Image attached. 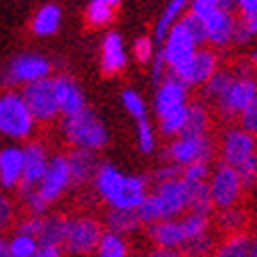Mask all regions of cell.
<instances>
[{"instance_id":"cell-1","label":"cell","mask_w":257,"mask_h":257,"mask_svg":"<svg viewBox=\"0 0 257 257\" xmlns=\"http://www.w3.org/2000/svg\"><path fill=\"white\" fill-rule=\"evenodd\" d=\"M95 190L110 205V209L124 211H137L150 194L146 177L124 175L110 163L99 165L95 173Z\"/></svg>"},{"instance_id":"cell-2","label":"cell","mask_w":257,"mask_h":257,"mask_svg":"<svg viewBox=\"0 0 257 257\" xmlns=\"http://www.w3.org/2000/svg\"><path fill=\"white\" fill-rule=\"evenodd\" d=\"M63 133L74 148L91 150V152H97L108 144V128L91 110H82L80 114L68 116L63 120Z\"/></svg>"},{"instance_id":"cell-3","label":"cell","mask_w":257,"mask_h":257,"mask_svg":"<svg viewBox=\"0 0 257 257\" xmlns=\"http://www.w3.org/2000/svg\"><path fill=\"white\" fill-rule=\"evenodd\" d=\"M34 116L19 93L0 95V133L13 139H26L34 131Z\"/></svg>"},{"instance_id":"cell-4","label":"cell","mask_w":257,"mask_h":257,"mask_svg":"<svg viewBox=\"0 0 257 257\" xmlns=\"http://www.w3.org/2000/svg\"><path fill=\"white\" fill-rule=\"evenodd\" d=\"M21 97H24L28 110L34 116V120H38V122H49L55 118L57 114H61L55 78H45V80L26 84Z\"/></svg>"},{"instance_id":"cell-5","label":"cell","mask_w":257,"mask_h":257,"mask_svg":"<svg viewBox=\"0 0 257 257\" xmlns=\"http://www.w3.org/2000/svg\"><path fill=\"white\" fill-rule=\"evenodd\" d=\"M198 51V42L192 36V32L186 28L184 21H177V24L171 28L169 36L165 38V49L163 55L167 61V68H171V72H177L181 68H186L192 61V57L196 55Z\"/></svg>"},{"instance_id":"cell-6","label":"cell","mask_w":257,"mask_h":257,"mask_svg":"<svg viewBox=\"0 0 257 257\" xmlns=\"http://www.w3.org/2000/svg\"><path fill=\"white\" fill-rule=\"evenodd\" d=\"M103 226L95 217H74L70 219L68 238H66V251L72 255H89L95 253L99 247V240L103 236Z\"/></svg>"},{"instance_id":"cell-7","label":"cell","mask_w":257,"mask_h":257,"mask_svg":"<svg viewBox=\"0 0 257 257\" xmlns=\"http://www.w3.org/2000/svg\"><path fill=\"white\" fill-rule=\"evenodd\" d=\"M209 188H211L213 205L223 211V209L236 207L244 186H242V179L238 175V171L234 167H230V165H226V163H221L211 173Z\"/></svg>"},{"instance_id":"cell-8","label":"cell","mask_w":257,"mask_h":257,"mask_svg":"<svg viewBox=\"0 0 257 257\" xmlns=\"http://www.w3.org/2000/svg\"><path fill=\"white\" fill-rule=\"evenodd\" d=\"M167 158L181 169L194 163H209L213 158V142L211 137H184L179 135L167 150Z\"/></svg>"},{"instance_id":"cell-9","label":"cell","mask_w":257,"mask_h":257,"mask_svg":"<svg viewBox=\"0 0 257 257\" xmlns=\"http://www.w3.org/2000/svg\"><path fill=\"white\" fill-rule=\"evenodd\" d=\"M72 186V173H70V165H68V156L66 154H55L51 158L49 169L45 177H42L40 186L36 188L38 194L45 198L47 205H53L57 198L63 196V192Z\"/></svg>"},{"instance_id":"cell-10","label":"cell","mask_w":257,"mask_h":257,"mask_svg":"<svg viewBox=\"0 0 257 257\" xmlns=\"http://www.w3.org/2000/svg\"><path fill=\"white\" fill-rule=\"evenodd\" d=\"M257 156V139L255 135L247 133L240 126L228 128L223 133V142H221V158L223 163L230 167H240L242 163H247L249 158Z\"/></svg>"},{"instance_id":"cell-11","label":"cell","mask_w":257,"mask_h":257,"mask_svg":"<svg viewBox=\"0 0 257 257\" xmlns=\"http://www.w3.org/2000/svg\"><path fill=\"white\" fill-rule=\"evenodd\" d=\"M49 163H51V158L47 154V148L42 144L32 142L24 148V179H21V186L17 188L19 196H24L40 186V181L49 169Z\"/></svg>"},{"instance_id":"cell-12","label":"cell","mask_w":257,"mask_h":257,"mask_svg":"<svg viewBox=\"0 0 257 257\" xmlns=\"http://www.w3.org/2000/svg\"><path fill=\"white\" fill-rule=\"evenodd\" d=\"M257 97V78H234V82L228 87V91L217 99L219 112L232 118V116H240V112Z\"/></svg>"},{"instance_id":"cell-13","label":"cell","mask_w":257,"mask_h":257,"mask_svg":"<svg viewBox=\"0 0 257 257\" xmlns=\"http://www.w3.org/2000/svg\"><path fill=\"white\" fill-rule=\"evenodd\" d=\"M152 194L156 196L165 219H179L181 213L188 211V186L184 179L156 184Z\"/></svg>"},{"instance_id":"cell-14","label":"cell","mask_w":257,"mask_h":257,"mask_svg":"<svg viewBox=\"0 0 257 257\" xmlns=\"http://www.w3.org/2000/svg\"><path fill=\"white\" fill-rule=\"evenodd\" d=\"M217 72V57L213 51L198 49L196 55L192 57V61L186 68H181L177 72H171L175 78H179L186 87H196V84H205L213 74Z\"/></svg>"},{"instance_id":"cell-15","label":"cell","mask_w":257,"mask_h":257,"mask_svg":"<svg viewBox=\"0 0 257 257\" xmlns=\"http://www.w3.org/2000/svg\"><path fill=\"white\" fill-rule=\"evenodd\" d=\"M51 74V63L40 57V55H19L9 68V82H38V80H45L49 78Z\"/></svg>"},{"instance_id":"cell-16","label":"cell","mask_w":257,"mask_h":257,"mask_svg":"<svg viewBox=\"0 0 257 257\" xmlns=\"http://www.w3.org/2000/svg\"><path fill=\"white\" fill-rule=\"evenodd\" d=\"M205 24L207 42L213 47H226L234 40V28H236V19L230 11H213L211 15L202 19Z\"/></svg>"},{"instance_id":"cell-17","label":"cell","mask_w":257,"mask_h":257,"mask_svg":"<svg viewBox=\"0 0 257 257\" xmlns=\"http://www.w3.org/2000/svg\"><path fill=\"white\" fill-rule=\"evenodd\" d=\"M148 234L152 242L156 244V249H177L181 251L184 244L188 242L186 236V230H184V223L181 219H165V221H158L154 226L148 228Z\"/></svg>"},{"instance_id":"cell-18","label":"cell","mask_w":257,"mask_h":257,"mask_svg":"<svg viewBox=\"0 0 257 257\" xmlns=\"http://www.w3.org/2000/svg\"><path fill=\"white\" fill-rule=\"evenodd\" d=\"M186 101H188L186 84L179 78H175L173 74H169L167 78H163V82H160V87H158V93H156V103H154L158 118L163 114L179 108V105H186Z\"/></svg>"},{"instance_id":"cell-19","label":"cell","mask_w":257,"mask_h":257,"mask_svg":"<svg viewBox=\"0 0 257 257\" xmlns=\"http://www.w3.org/2000/svg\"><path fill=\"white\" fill-rule=\"evenodd\" d=\"M24 179V148L11 146L0 150V186L17 190Z\"/></svg>"},{"instance_id":"cell-20","label":"cell","mask_w":257,"mask_h":257,"mask_svg":"<svg viewBox=\"0 0 257 257\" xmlns=\"http://www.w3.org/2000/svg\"><path fill=\"white\" fill-rule=\"evenodd\" d=\"M68 156V165H70V173H72V184L74 186H82L89 179H95V173L99 169L97 156L91 150H80L74 148Z\"/></svg>"},{"instance_id":"cell-21","label":"cell","mask_w":257,"mask_h":257,"mask_svg":"<svg viewBox=\"0 0 257 257\" xmlns=\"http://www.w3.org/2000/svg\"><path fill=\"white\" fill-rule=\"evenodd\" d=\"M55 89H57V99H59V110L66 116L80 114L82 110H87L84 105V95L78 89V84L68 76H57L55 78Z\"/></svg>"},{"instance_id":"cell-22","label":"cell","mask_w":257,"mask_h":257,"mask_svg":"<svg viewBox=\"0 0 257 257\" xmlns=\"http://www.w3.org/2000/svg\"><path fill=\"white\" fill-rule=\"evenodd\" d=\"M68 228H70V217L66 215H45L42 217V230H40V236L38 242L42 247H61L66 244L68 238Z\"/></svg>"},{"instance_id":"cell-23","label":"cell","mask_w":257,"mask_h":257,"mask_svg":"<svg viewBox=\"0 0 257 257\" xmlns=\"http://www.w3.org/2000/svg\"><path fill=\"white\" fill-rule=\"evenodd\" d=\"M126 66V53L120 34L110 32L101 45V68L105 74H116Z\"/></svg>"},{"instance_id":"cell-24","label":"cell","mask_w":257,"mask_h":257,"mask_svg":"<svg viewBox=\"0 0 257 257\" xmlns=\"http://www.w3.org/2000/svg\"><path fill=\"white\" fill-rule=\"evenodd\" d=\"M186 186H188V211L209 217L211 211L215 209L209 181H198V184H186Z\"/></svg>"},{"instance_id":"cell-25","label":"cell","mask_w":257,"mask_h":257,"mask_svg":"<svg viewBox=\"0 0 257 257\" xmlns=\"http://www.w3.org/2000/svg\"><path fill=\"white\" fill-rule=\"evenodd\" d=\"M105 226H108V232H114V234H131L135 232L142 221L137 217V211H124V209H110L108 215H105Z\"/></svg>"},{"instance_id":"cell-26","label":"cell","mask_w":257,"mask_h":257,"mask_svg":"<svg viewBox=\"0 0 257 257\" xmlns=\"http://www.w3.org/2000/svg\"><path fill=\"white\" fill-rule=\"evenodd\" d=\"M190 3H192V0H171V3L167 5L165 13L158 17V24H156V30H154V36H156L158 42L169 36L171 28H173L177 21L181 19V15H184V11H186V7Z\"/></svg>"},{"instance_id":"cell-27","label":"cell","mask_w":257,"mask_h":257,"mask_svg":"<svg viewBox=\"0 0 257 257\" xmlns=\"http://www.w3.org/2000/svg\"><path fill=\"white\" fill-rule=\"evenodd\" d=\"M209 131V112L200 101L188 105V120L184 126V137H205Z\"/></svg>"},{"instance_id":"cell-28","label":"cell","mask_w":257,"mask_h":257,"mask_svg":"<svg viewBox=\"0 0 257 257\" xmlns=\"http://www.w3.org/2000/svg\"><path fill=\"white\" fill-rule=\"evenodd\" d=\"M59 24H61V9L57 5H47L36 13L34 21H32V30L38 36H51L57 32Z\"/></svg>"},{"instance_id":"cell-29","label":"cell","mask_w":257,"mask_h":257,"mask_svg":"<svg viewBox=\"0 0 257 257\" xmlns=\"http://www.w3.org/2000/svg\"><path fill=\"white\" fill-rule=\"evenodd\" d=\"M251 242L253 240L242 232L230 234V236H226V240L215 249V255L213 257H249Z\"/></svg>"},{"instance_id":"cell-30","label":"cell","mask_w":257,"mask_h":257,"mask_svg":"<svg viewBox=\"0 0 257 257\" xmlns=\"http://www.w3.org/2000/svg\"><path fill=\"white\" fill-rule=\"evenodd\" d=\"M95 255L97 257H128V244H126L124 236L105 230Z\"/></svg>"},{"instance_id":"cell-31","label":"cell","mask_w":257,"mask_h":257,"mask_svg":"<svg viewBox=\"0 0 257 257\" xmlns=\"http://www.w3.org/2000/svg\"><path fill=\"white\" fill-rule=\"evenodd\" d=\"M120 5V0H93L87 9V19L91 26H105L112 21L114 9Z\"/></svg>"},{"instance_id":"cell-32","label":"cell","mask_w":257,"mask_h":257,"mask_svg":"<svg viewBox=\"0 0 257 257\" xmlns=\"http://www.w3.org/2000/svg\"><path fill=\"white\" fill-rule=\"evenodd\" d=\"M188 120V103L160 116V131L165 135H181Z\"/></svg>"},{"instance_id":"cell-33","label":"cell","mask_w":257,"mask_h":257,"mask_svg":"<svg viewBox=\"0 0 257 257\" xmlns=\"http://www.w3.org/2000/svg\"><path fill=\"white\" fill-rule=\"evenodd\" d=\"M234 78H236V74L230 72V70H217L213 76L205 82V95L211 99H219L223 93L228 91V87L234 82Z\"/></svg>"},{"instance_id":"cell-34","label":"cell","mask_w":257,"mask_h":257,"mask_svg":"<svg viewBox=\"0 0 257 257\" xmlns=\"http://www.w3.org/2000/svg\"><path fill=\"white\" fill-rule=\"evenodd\" d=\"M40 249V242L34 236H26V234H13L9 238V251L11 257H34V253Z\"/></svg>"},{"instance_id":"cell-35","label":"cell","mask_w":257,"mask_h":257,"mask_svg":"<svg viewBox=\"0 0 257 257\" xmlns=\"http://www.w3.org/2000/svg\"><path fill=\"white\" fill-rule=\"evenodd\" d=\"M215 249H217L215 238H213L211 234H205V236L186 242L181 253H184V257H213L215 255Z\"/></svg>"},{"instance_id":"cell-36","label":"cell","mask_w":257,"mask_h":257,"mask_svg":"<svg viewBox=\"0 0 257 257\" xmlns=\"http://www.w3.org/2000/svg\"><path fill=\"white\" fill-rule=\"evenodd\" d=\"M192 15H196L200 19H205L207 15H211L213 11H230L236 7V0H192Z\"/></svg>"},{"instance_id":"cell-37","label":"cell","mask_w":257,"mask_h":257,"mask_svg":"<svg viewBox=\"0 0 257 257\" xmlns=\"http://www.w3.org/2000/svg\"><path fill=\"white\" fill-rule=\"evenodd\" d=\"M137 217H139L142 223H146L148 228L154 226V223H158V221H165L163 211H160V205H158V200H156V196L152 194V192L146 196V200L142 202V207L137 209Z\"/></svg>"},{"instance_id":"cell-38","label":"cell","mask_w":257,"mask_h":257,"mask_svg":"<svg viewBox=\"0 0 257 257\" xmlns=\"http://www.w3.org/2000/svg\"><path fill=\"white\" fill-rule=\"evenodd\" d=\"M181 223H184V230H186V236L188 242L200 238L209 234V217L207 215H198V213H188V215L181 217Z\"/></svg>"},{"instance_id":"cell-39","label":"cell","mask_w":257,"mask_h":257,"mask_svg":"<svg viewBox=\"0 0 257 257\" xmlns=\"http://www.w3.org/2000/svg\"><path fill=\"white\" fill-rule=\"evenodd\" d=\"M244 223H247V215H244V211H240L238 207L223 209L219 213V226L230 234H240Z\"/></svg>"},{"instance_id":"cell-40","label":"cell","mask_w":257,"mask_h":257,"mask_svg":"<svg viewBox=\"0 0 257 257\" xmlns=\"http://www.w3.org/2000/svg\"><path fill=\"white\" fill-rule=\"evenodd\" d=\"M253 36H257V15H242L236 19V28H234V42L244 45Z\"/></svg>"},{"instance_id":"cell-41","label":"cell","mask_w":257,"mask_h":257,"mask_svg":"<svg viewBox=\"0 0 257 257\" xmlns=\"http://www.w3.org/2000/svg\"><path fill=\"white\" fill-rule=\"evenodd\" d=\"M211 177V167L209 163H194V165H188L181 171V179L186 184H198V181H207Z\"/></svg>"},{"instance_id":"cell-42","label":"cell","mask_w":257,"mask_h":257,"mask_svg":"<svg viewBox=\"0 0 257 257\" xmlns=\"http://www.w3.org/2000/svg\"><path fill=\"white\" fill-rule=\"evenodd\" d=\"M137 146L144 154L154 152V146H156L154 131H152V126H150V122L146 118L137 122Z\"/></svg>"},{"instance_id":"cell-43","label":"cell","mask_w":257,"mask_h":257,"mask_svg":"<svg viewBox=\"0 0 257 257\" xmlns=\"http://www.w3.org/2000/svg\"><path fill=\"white\" fill-rule=\"evenodd\" d=\"M122 103H124L126 112L131 114L133 118H137V122L146 118V103H144V99L139 97L135 91H131V89L124 91L122 93Z\"/></svg>"},{"instance_id":"cell-44","label":"cell","mask_w":257,"mask_h":257,"mask_svg":"<svg viewBox=\"0 0 257 257\" xmlns=\"http://www.w3.org/2000/svg\"><path fill=\"white\" fill-rule=\"evenodd\" d=\"M15 221V205L5 192H0V236L13 226Z\"/></svg>"},{"instance_id":"cell-45","label":"cell","mask_w":257,"mask_h":257,"mask_svg":"<svg viewBox=\"0 0 257 257\" xmlns=\"http://www.w3.org/2000/svg\"><path fill=\"white\" fill-rule=\"evenodd\" d=\"M21 200H24V205H26V209H28V215L45 217L49 205H47L45 198H42L36 190H32V192H28V194H24V196H21Z\"/></svg>"},{"instance_id":"cell-46","label":"cell","mask_w":257,"mask_h":257,"mask_svg":"<svg viewBox=\"0 0 257 257\" xmlns=\"http://www.w3.org/2000/svg\"><path fill=\"white\" fill-rule=\"evenodd\" d=\"M40 230H42V217H38V215H26L24 219H19L15 226L17 234H26V236H34V238L40 236Z\"/></svg>"},{"instance_id":"cell-47","label":"cell","mask_w":257,"mask_h":257,"mask_svg":"<svg viewBox=\"0 0 257 257\" xmlns=\"http://www.w3.org/2000/svg\"><path fill=\"white\" fill-rule=\"evenodd\" d=\"M238 120H240V128H244L251 135H257V97L240 112Z\"/></svg>"},{"instance_id":"cell-48","label":"cell","mask_w":257,"mask_h":257,"mask_svg":"<svg viewBox=\"0 0 257 257\" xmlns=\"http://www.w3.org/2000/svg\"><path fill=\"white\" fill-rule=\"evenodd\" d=\"M181 21H184V24H186V28L192 32V36H194V40L198 42V47L202 45V42H207V34H205V24H202V19H200V17H196V15L188 13V15H184V17H181Z\"/></svg>"},{"instance_id":"cell-49","label":"cell","mask_w":257,"mask_h":257,"mask_svg":"<svg viewBox=\"0 0 257 257\" xmlns=\"http://www.w3.org/2000/svg\"><path fill=\"white\" fill-rule=\"evenodd\" d=\"M236 171H238V175L242 179V186H253L257 181V156L249 158L247 163L236 167Z\"/></svg>"},{"instance_id":"cell-50","label":"cell","mask_w":257,"mask_h":257,"mask_svg":"<svg viewBox=\"0 0 257 257\" xmlns=\"http://www.w3.org/2000/svg\"><path fill=\"white\" fill-rule=\"evenodd\" d=\"M181 169L179 165L175 163H169L165 167H160L156 169V173H154V179H156V184H165V181H173V179H181Z\"/></svg>"},{"instance_id":"cell-51","label":"cell","mask_w":257,"mask_h":257,"mask_svg":"<svg viewBox=\"0 0 257 257\" xmlns=\"http://www.w3.org/2000/svg\"><path fill=\"white\" fill-rule=\"evenodd\" d=\"M133 51H135V59H137V61H142V63L150 61V59H152V53H154V49H152V40L146 38V36L137 38Z\"/></svg>"},{"instance_id":"cell-52","label":"cell","mask_w":257,"mask_h":257,"mask_svg":"<svg viewBox=\"0 0 257 257\" xmlns=\"http://www.w3.org/2000/svg\"><path fill=\"white\" fill-rule=\"evenodd\" d=\"M242 15H257V0H236Z\"/></svg>"},{"instance_id":"cell-53","label":"cell","mask_w":257,"mask_h":257,"mask_svg":"<svg viewBox=\"0 0 257 257\" xmlns=\"http://www.w3.org/2000/svg\"><path fill=\"white\" fill-rule=\"evenodd\" d=\"M165 66H167V61H165V55H163V51L156 55L154 59V80H163L165 76Z\"/></svg>"},{"instance_id":"cell-54","label":"cell","mask_w":257,"mask_h":257,"mask_svg":"<svg viewBox=\"0 0 257 257\" xmlns=\"http://www.w3.org/2000/svg\"><path fill=\"white\" fill-rule=\"evenodd\" d=\"M34 257H61V247H42L34 253Z\"/></svg>"},{"instance_id":"cell-55","label":"cell","mask_w":257,"mask_h":257,"mask_svg":"<svg viewBox=\"0 0 257 257\" xmlns=\"http://www.w3.org/2000/svg\"><path fill=\"white\" fill-rule=\"evenodd\" d=\"M148 257H184V253L177 249H154Z\"/></svg>"},{"instance_id":"cell-56","label":"cell","mask_w":257,"mask_h":257,"mask_svg":"<svg viewBox=\"0 0 257 257\" xmlns=\"http://www.w3.org/2000/svg\"><path fill=\"white\" fill-rule=\"evenodd\" d=\"M0 257H11V251H9V238L0 236Z\"/></svg>"},{"instance_id":"cell-57","label":"cell","mask_w":257,"mask_h":257,"mask_svg":"<svg viewBox=\"0 0 257 257\" xmlns=\"http://www.w3.org/2000/svg\"><path fill=\"white\" fill-rule=\"evenodd\" d=\"M249 257H257V238L251 242V251H249Z\"/></svg>"},{"instance_id":"cell-58","label":"cell","mask_w":257,"mask_h":257,"mask_svg":"<svg viewBox=\"0 0 257 257\" xmlns=\"http://www.w3.org/2000/svg\"><path fill=\"white\" fill-rule=\"evenodd\" d=\"M253 63H257V51L253 53Z\"/></svg>"},{"instance_id":"cell-59","label":"cell","mask_w":257,"mask_h":257,"mask_svg":"<svg viewBox=\"0 0 257 257\" xmlns=\"http://www.w3.org/2000/svg\"><path fill=\"white\" fill-rule=\"evenodd\" d=\"M255 186H257V181H255Z\"/></svg>"}]
</instances>
